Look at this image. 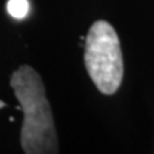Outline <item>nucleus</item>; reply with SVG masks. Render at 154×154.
I'll use <instances>...</instances> for the list:
<instances>
[{"instance_id": "obj_3", "label": "nucleus", "mask_w": 154, "mask_h": 154, "mask_svg": "<svg viewBox=\"0 0 154 154\" xmlns=\"http://www.w3.org/2000/svg\"><path fill=\"white\" fill-rule=\"evenodd\" d=\"M7 11L13 19H24L29 11V2L27 0H9L7 2Z\"/></svg>"}, {"instance_id": "obj_1", "label": "nucleus", "mask_w": 154, "mask_h": 154, "mask_svg": "<svg viewBox=\"0 0 154 154\" xmlns=\"http://www.w3.org/2000/svg\"><path fill=\"white\" fill-rule=\"evenodd\" d=\"M10 86L24 114L20 144L26 154L59 153L53 113L43 80L33 67L20 66L10 76Z\"/></svg>"}, {"instance_id": "obj_2", "label": "nucleus", "mask_w": 154, "mask_h": 154, "mask_svg": "<svg viewBox=\"0 0 154 154\" xmlns=\"http://www.w3.org/2000/svg\"><path fill=\"white\" fill-rule=\"evenodd\" d=\"M84 64L94 86L103 94H114L123 80V53L114 27L97 20L84 38Z\"/></svg>"}, {"instance_id": "obj_4", "label": "nucleus", "mask_w": 154, "mask_h": 154, "mask_svg": "<svg viewBox=\"0 0 154 154\" xmlns=\"http://www.w3.org/2000/svg\"><path fill=\"white\" fill-rule=\"evenodd\" d=\"M2 107H5V103H3V101H0V109H2Z\"/></svg>"}]
</instances>
